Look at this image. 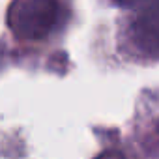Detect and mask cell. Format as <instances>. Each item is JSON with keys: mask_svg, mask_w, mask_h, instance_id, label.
Here are the masks:
<instances>
[{"mask_svg": "<svg viewBox=\"0 0 159 159\" xmlns=\"http://www.w3.org/2000/svg\"><path fill=\"white\" fill-rule=\"evenodd\" d=\"M8 23L17 38L39 39L51 34L62 19L56 0H19L8 13Z\"/></svg>", "mask_w": 159, "mask_h": 159, "instance_id": "1", "label": "cell"}, {"mask_svg": "<svg viewBox=\"0 0 159 159\" xmlns=\"http://www.w3.org/2000/svg\"><path fill=\"white\" fill-rule=\"evenodd\" d=\"M120 2H131V0H120Z\"/></svg>", "mask_w": 159, "mask_h": 159, "instance_id": "2", "label": "cell"}, {"mask_svg": "<svg viewBox=\"0 0 159 159\" xmlns=\"http://www.w3.org/2000/svg\"><path fill=\"white\" fill-rule=\"evenodd\" d=\"M0 58H2V49H0Z\"/></svg>", "mask_w": 159, "mask_h": 159, "instance_id": "3", "label": "cell"}]
</instances>
